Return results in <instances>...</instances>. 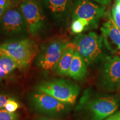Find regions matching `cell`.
<instances>
[{
    "instance_id": "11",
    "label": "cell",
    "mask_w": 120,
    "mask_h": 120,
    "mask_svg": "<svg viewBox=\"0 0 120 120\" xmlns=\"http://www.w3.org/2000/svg\"><path fill=\"white\" fill-rule=\"evenodd\" d=\"M102 87L109 92L120 89V57L108 58L103 65L101 79Z\"/></svg>"
},
{
    "instance_id": "25",
    "label": "cell",
    "mask_w": 120,
    "mask_h": 120,
    "mask_svg": "<svg viewBox=\"0 0 120 120\" xmlns=\"http://www.w3.org/2000/svg\"><path fill=\"white\" fill-rule=\"evenodd\" d=\"M6 10H7L6 9L2 8V7H1V6H0V19H1V18H2L3 15H4V12H6Z\"/></svg>"
},
{
    "instance_id": "4",
    "label": "cell",
    "mask_w": 120,
    "mask_h": 120,
    "mask_svg": "<svg viewBox=\"0 0 120 120\" xmlns=\"http://www.w3.org/2000/svg\"><path fill=\"white\" fill-rule=\"evenodd\" d=\"M103 38L94 32L78 34L73 43L86 64H92L101 57L102 54Z\"/></svg>"
},
{
    "instance_id": "5",
    "label": "cell",
    "mask_w": 120,
    "mask_h": 120,
    "mask_svg": "<svg viewBox=\"0 0 120 120\" xmlns=\"http://www.w3.org/2000/svg\"><path fill=\"white\" fill-rule=\"evenodd\" d=\"M20 8L27 24L30 34L38 35L46 27V18L39 0H25L20 4Z\"/></svg>"
},
{
    "instance_id": "19",
    "label": "cell",
    "mask_w": 120,
    "mask_h": 120,
    "mask_svg": "<svg viewBox=\"0 0 120 120\" xmlns=\"http://www.w3.org/2000/svg\"><path fill=\"white\" fill-rule=\"evenodd\" d=\"M11 98H12V97L8 94L0 93V109H4L6 104Z\"/></svg>"
},
{
    "instance_id": "16",
    "label": "cell",
    "mask_w": 120,
    "mask_h": 120,
    "mask_svg": "<svg viewBox=\"0 0 120 120\" xmlns=\"http://www.w3.org/2000/svg\"><path fill=\"white\" fill-rule=\"evenodd\" d=\"M90 26L89 23L86 19H78L72 20L71 23V31L74 34H79L87 28Z\"/></svg>"
},
{
    "instance_id": "13",
    "label": "cell",
    "mask_w": 120,
    "mask_h": 120,
    "mask_svg": "<svg viewBox=\"0 0 120 120\" xmlns=\"http://www.w3.org/2000/svg\"><path fill=\"white\" fill-rule=\"evenodd\" d=\"M86 64L83 57L76 50L73 54L68 76L76 81L83 80L87 73Z\"/></svg>"
},
{
    "instance_id": "26",
    "label": "cell",
    "mask_w": 120,
    "mask_h": 120,
    "mask_svg": "<svg viewBox=\"0 0 120 120\" xmlns=\"http://www.w3.org/2000/svg\"><path fill=\"white\" fill-rule=\"evenodd\" d=\"M40 120H57L50 119V118H41Z\"/></svg>"
},
{
    "instance_id": "21",
    "label": "cell",
    "mask_w": 120,
    "mask_h": 120,
    "mask_svg": "<svg viewBox=\"0 0 120 120\" xmlns=\"http://www.w3.org/2000/svg\"><path fill=\"white\" fill-rule=\"evenodd\" d=\"M12 6L11 0H0V6L2 8L7 9L10 8Z\"/></svg>"
},
{
    "instance_id": "12",
    "label": "cell",
    "mask_w": 120,
    "mask_h": 120,
    "mask_svg": "<svg viewBox=\"0 0 120 120\" xmlns=\"http://www.w3.org/2000/svg\"><path fill=\"white\" fill-rule=\"evenodd\" d=\"M75 51V45L73 43H69L54 68L57 74L61 76H68L69 70Z\"/></svg>"
},
{
    "instance_id": "17",
    "label": "cell",
    "mask_w": 120,
    "mask_h": 120,
    "mask_svg": "<svg viewBox=\"0 0 120 120\" xmlns=\"http://www.w3.org/2000/svg\"><path fill=\"white\" fill-rule=\"evenodd\" d=\"M21 105L19 101L14 97H12L8 100L4 109L9 112L13 113L20 108Z\"/></svg>"
},
{
    "instance_id": "7",
    "label": "cell",
    "mask_w": 120,
    "mask_h": 120,
    "mask_svg": "<svg viewBox=\"0 0 120 120\" xmlns=\"http://www.w3.org/2000/svg\"><path fill=\"white\" fill-rule=\"evenodd\" d=\"M106 13L103 6L90 0H73L71 11L72 20L78 19H86L89 26H96L99 19Z\"/></svg>"
},
{
    "instance_id": "3",
    "label": "cell",
    "mask_w": 120,
    "mask_h": 120,
    "mask_svg": "<svg viewBox=\"0 0 120 120\" xmlns=\"http://www.w3.org/2000/svg\"><path fill=\"white\" fill-rule=\"evenodd\" d=\"M0 30L10 41L27 38L30 34L27 24L21 10L19 7L7 9L0 19Z\"/></svg>"
},
{
    "instance_id": "18",
    "label": "cell",
    "mask_w": 120,
    "mask_h": 120,
    "mask_svg": "<svg viewBox=\"0 0 120 120\" xmlns=\"http://www.w3.org/2000/svg\"><path fill=\"white\" fill-rule=\"evenodd\" d=\"M19 115L16 112H9L4 109H0V120H19Z\"/></svg>"
},
{
    "instance_id": "14",
    "label": "cell",
    "mask_w": 120,
    "mask_h": 120,
    "mask_svg": "<svg viewBox=\"0 0 120 120\" xmlns=\"http://www.w3.org/2000/svg\"><path fill=\"white\" fill-rule=\"evenodd\" d=\"M101 30L103 39H110L118 49H120V29L112 17L103 24Z\"/></svg>"
},
{
    "instance_id": "2",
    "label": "cell",
    "mask_w": 120,
    "mask_h": 120,
    "mask_svg": "<svg viewBox=\"0 0 120 120\" xmlns=\"http://www.w3.org/2000/svg\"><path fill=\"white\" fill-rule=\"evenodd\" d=\"M35 90L70 105L76 102L79 93V88L77 85L67 79H61L41 82L36 86Z\"/></svg>"
},
{
    "instance_id": "23",
    "label": "cell",
    "mask_w": 120,
    "mask_h": 120,
    "mask_svg": "<svg viewBox=\"0 0 120 120\" xmlns=\"http://www.w3.org/2000/svg\"><path fill=\"white\" fill-rule=\"evenodd\" d=\"M94 2L98 3V4H103V5H105V4H108L110 2L111 0H93Z\"/></svg>"
},
{
    "instance_id": "20",
    "label": "cell",
    "mask_w": 120,
    "mask_h": 120,
    "mask_svg": "<svg viewBox=\"0 0 120 120\" xmlns=\"http://www.w3.org/2000/svg\"><path fill=\"white\" fill-rule=\"evenodd\" d=\"M112 19L115 23L120 29V13L117 12L115 9L112 8Z\"/></svg>"
},
{
    "instance_id": "9",
    "label": "cell",
    "mask_w": 120,
    "mask_h": 120,
    "mask_svg": "<svg viewBox=\"0 0 120 120\" xmlns=\"http://www.w3.org/2000/svg\"><path fill=\"white\" fill-rule=\"evenodd\" d=\"M30 100L36 110L48 115H62L66 111L70 106L49 94L37 91L31 94Z\"/></svg>"
},
{
    "instance_id": "22",
    "label": "cell",
    "mask_w": 120,
    "mask_h": 120,
    "mask_svg": "<svg viewBox=\"0 0 120 120\" xmlns=\"http://www.w3.org/2000/svg\"><path fill=\"white\" fill-rule=\"evenodd\" d=\"M106 120H120V111L113 114L109 117H108Z\"/></svg>"
},
{
    "instance_id": "24",
    "label": "cell",
    "mask_w": 120,
    "mask_h": 120,
    "mask_svg": "<svg viewBox=\"0 0 120 120\" xmlns=\"http://www.w3.org/2000/svg\"><path fill=\"white\" fill-rule=\"evenodd\" d=\"M113 8L115 9L117 12L120 13V1H117Z\"/></svg>"
},
{
    "instance_id": "10",
    "label": "cell",
    "mask_w": 120,
    "mask_h": 120,
    "mask_svg": "<svg viewBox=\"0 0 120 120\" xmlns=\"http://www.w3.org/2000/svg\"><path fill=\"white\" fill-rule=\"evenodd\" d=\"M119 101L113 96L97 97L87 102L85 109L89 112L91 120H103L117 110Z\"/></svg>"
},
{
    "instance_id": "27",
    "label": "cell",
    "mask_w": 120,
    "mask_h": 120,
    "mask_svg": "<svg viewBox=\"0 0 120 120\" xmlns=\"http://www.w3.org/2000/svg\"><path fill=\"white\" fill-rule=\"evenodd\" d=\"M117 1H120V0H117Z\"/></svg>"
},
{
    "instance_id": "6",
    "label": "cell",
    "mask_w": 120,
    "mask_h": 120,
    "mask_svg": "<svg viewBox=\"0 0 120 120\" xmlns=\"http://www.w3.org/2000/svg\"><path fill=\"white\" fill-rule=\"evenodd\" d=\"M69 43L66 38H58L46 44L37 58L38 66L45 70L55 68Z\"/></svg>"
},
{
    "instance_id": "15",
    "label": "cell",
    "mask_w": 120,
    "mask_h": 120,
    "mask_svg": "<svg viewBox=\"0 0 120 120\" xmlns=\"http://www.w3.org/2000/svg\"><path fill=\"white\" fill-rule=\"evenodd\" d=\"M16 68L17 65L13 60L6 56H0V81Z\"/></svg>"
},
{
    "instance_id": "1",
    "label": "cell",
    "mask_w": 120,
    "mask_h": 120,
    "mask_svg": "<svg viewBox=\"0 0 120 120\" xmlns=\"http://www.w3.org/2000/svg\"><path fill=\"white\" fill-rule=\"evenodd\" d=\"M37 53L36 44L28 38L8 41L0 45V56H6L11 58L20 70L27 68Z\"/></svg>"
},
{
    "instance_id": "28",
    "label": "cell",
    "mask_w": 120,
    "mask_h": 120,
    "mask_svg": "<svg viewBox=\"0 0 120 120\" xmlns=\"http://www.w3.org/2000/svg\"></svg>"
},
{
    "instance_id": "8",
    "label": "cell",
    "mask_w": 120,
    "mask_h": 120,
    "mask_svg": "<svg viewBox=\"0 0 120 120\" xmlns=\"http://www.w3.org/2000/svg\"><path fill=\"white\" fill-rule=\"evenodd\" d=\"M46 17L55 25L66 22L71 16L73 0H39Z\"/></svg>"
}]
</instances>
